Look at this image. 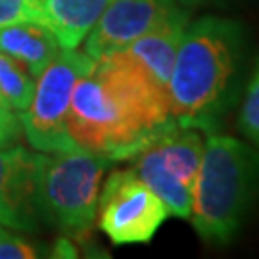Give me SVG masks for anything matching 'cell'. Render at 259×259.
Wrapping results in <instances>:
<instances>
[{"label":"cell","instance_id":"cell-1","mask_svg":"<svg viewBox=\"0 0 259 259\" xmlns=\"http://www.w3.org/2000/svg\"><path fill=\"white\" fill-rule=\"evenodd\" d=\"M173 123L167 91L127 50L94 60L73 87L67 111L75 144L110 161L133 159Z\"/></svg>","mask_w":259,"mask_h":259},{"label":"cell","instance_id":"cell-2","mask_svg":"<svg viewBox=\"0 0 259 259\" xmlns=\"http://www.w3.org/2000/svg\"><path fill=\"white\" fill-rule=\"evenodd\" d=\"M246 45V29L234 19L204 16L186 25L167 84L175 123L215 133L238 96Z\"/></svg>","mask_w":259,"mask_h":259},{"label":"cell","instance_id":"cell-3","mask_svg":"<svg viewBox=\"0 0 259 259\" xmlns=\"http://www.w3.org/2000/svg\"><path fill=\"white\" fill-rule=\"evenodd\" d=\"M259 194V150L242 140L207 133L192 192L190 221L198 236L231 242Z\"/></svg>","mask_w":259,"mask_h":259},{"label":"cell","instance_id":"cell-4","mask_svg":"<svg viewBox=\"0 0 259 259\" xmlns=\"http://www.w3.org/2000/svg\"><path fill=\"white\" fill-rule=\"evenodd\" d=\"M108 157L77 148L37 156V207L40 219L83 236L93 229Z\"/></svg>","mask_w":259,"mask_h":259},{"label":"cell","instance_id":"cell-5","mask_svg":"<svg viewBox=\"0 0 259 259\" xmlns=\"http://www.w3.org/2000/svg\"><path fill=\"white\" fill-rule=\"evenodd\" d=\"M204 131L173 123L133 157V171L165 204L169 215L188 219L202 154Z\"/></svg>","mask_w":259,"mask_h":259},{"label":"cell","instance_id":"cell-6","mask_svg":"<svg viewBox=\"0 0 259 259\" xmlns=\"http://www.w3.org/2000/svg\"><path fill=\"white\" fill-rule=\"evenodd\" d=\"M93 65L94 60L89 54L62 48L38 75L31 104L21 113L23 133L33 148L48 154L79 148L67 131V111L73 87Z\"/></svg>","mask_w":259,"mask_h":259},{"label":"cell","instance_id":"cell-7","mask_svg":"<svg viewBox=\"0 0 259 259\" xmlns=\"http://www.w3.org/2000/svg\"><path fill=\"white\" fill-rule=\"evenodd\" d=\"M98 225L113 244H146L169 217L165 204L131 169L113 171L98 196Z\"/></svg>","mask_w":259,"mask_h":259},{"label":"cell","instance_id":"cell-8","mask_svg":"<svg viewBox=\"0 0 259 259\" xmlns=\"http://www.w3.org/2000/svg\"><path fill=\"white\" fill-rule=\"evenodd\" d=\"M177 8V0H111L84 37V54L93 60L127 48L157 27Z\"/></svg>","mask_w":259,"mask_h":259},{"label":"cell","instance_id":"cell-9","mask_svg":"<svg viewBox=\"0 0 259 259\" xmlns=\"http://www.w3.org/2000/svg\"><path fill=\"white\" fill-rule=\"evenodd\" d=\"M37 156L16 146L0 152V225L37 231Z\"/></svg>","mask_w":259,"mask_h":259},{"label":"cell","instance_id":"cell-10","mask_svg":"<svg viewBox=\"0 0 259 259\" xmlns=\"http://www.w3.org/2000/svg\"><path fill=\"white\" fill-rule=\"evenodd\" d=\"M186 25H188V10L177 8L157 27L133 40L127 48H123L148 71L150 77L163 91H167L177 50L181 45V38L185 35Z\"/></svg>","mask_w":259,"mask_h":259},{"label":"cell","instance_id":"cell-11","mask_svg":"<svg viewBox=\"0 0 259 259\" xmlns=\"http://www.w3.org/2000/svg\"><path fill=\"white\" fill-rule=\"evenodd\" d=\"M62 48L54 33L37 21H18L0 27V52L21 60L38 77Z\"/></svg>","mask_w":259,"mask_h":259},{"label":"cell","instance_id":"cell-12","mask_svg":"<svg viewBox=\"0 0 259 259\" xmlns=\"http://www.w3.org/2000/svg\"><path fill=\"white\" fill-rule=\"evenodd\" d=\"M111 0H50L42 23L58 38L60 48H77Z\"/></svg>","mask_w":259,"mask_h":259},{"label":"cell","instance_id":"cell-13","mask_svg":"<svg viewBox=\"0 0 259 259\" xmlns=\"http://www.w3.org/2000/svg\"><path fill=\"white\" fill-rule=\"evenodd\" d=\"M0 93L18 111H25L35 93V75L21 60L0 52Z\"/></svg>","mask_w":259,"mask_h":259},{"label":"cell","instance_id":"cell-14","mask_svg":"<svg viewBox=\"0 0 259 259\" xmlns=\"http://www.w3.org/2000/svg\"><path fill=\"white\" fill-rule=\"evenodd\" d=\"M238 131L251 146L259 150V58L253 64L251 75L242 96L238 110Z\"/></svg>","mask_w":259,"mask_h":259},{"label":"cell","instance_id":"cell-15","mask_svg":"<svg viewBox=\"0 0 259 259\" xmlns=\"http://www.w3.org/2000/svg\"><path fill=\"white\" fill-rule=\"evenodd\" d=\"M21 135H23L21 115L16 113V110L0 93V150L18 144Z\"/></svg>","mask_w":259,"mask_h":259},{"label":"cell","instance_id":"cell-16","mask_svg":"<svg viewBox=\"0 0 259 259\" xmlns=\"http://www.w3.org/2000/svg\"><path fill=\"white\" fill-rule=\"evenodd\" d=\"M38 255L42 253H40V248H37L35 244L0 229V259H29L38 257Z\"/></svg>","mask_w":259,"mask_h":259},{"label":"cell","instance_id":"cell-17","mask_svg":"<svg viewBox=\"0 0 259 259\" xmlns=\"http://www.w3.org/2000/svg\"><path fill=\"white\" fill-rule=\"evenodd\" d=\"M18 21H33L29 0H0V27Z\"/></svg>","mask_w":259,"mask_h":259},{"label":"cell","instance_id":"cell-18","mask_svg":"<svg viewBox=\"0 0 259 259\" xmlns=\"http://www.w3.org/2000/svg\"><path fill=\"white\" fill-rule=\"evenodd\" d=\"M181 6H185V8H196V6H200V4H204L207 0H177Z\"/></svg>","mask_w":259,"mask_h":259}]
</instances>
